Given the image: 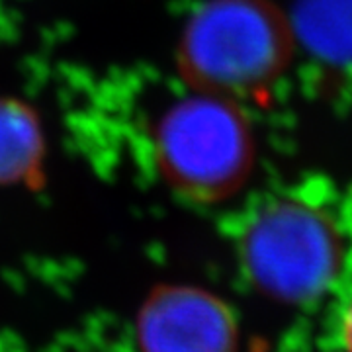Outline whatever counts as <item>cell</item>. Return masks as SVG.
Masks as SVG:
<instances>
[{"label": "cell", "mask_w": 352, "mask_h": 352, "mask_svg": "<svg viewBox=\"0 0 352 352\" xmlns=\"http://www.w3.org/2000/svg\"><path fill=\"white\" fill-rule=\"evenodd\" d=\"M45 143L38 116L14 98H0V186L43 182Z\"/></svg>", "instance_id": "5b68a950"}, {"label": "cell", "mask_w": 352, "mask_h": 352, "mask_svg": "<svg viewBox=\"0 0 352 352\" xmlns=\"http://www.w3.org/2000/svg\"><path fill=\"white\" fill-rule=\"evenodd\" d=\"M235 251L263 296L289 305L321 300L344 266V237L327 210L280 192L249 204L235 226Z\"/></svg>", "instance_id": "6da1fadb"}, {"label": "cell", "mask_w": 352, "mask_h": 352, "mask_svg": "<svg viewBox=\"0 0 352 352\" xmlns=\"http://www.w3.org/2000/svg\"><path fill=\"white\" fill-rule=\"evenodd\" d=\"M294 55L288 18L270 0H208L178 45V69L196 92L264 102Z\"/></svg>", "instance_id": "7a4b0ae2"}, {"label": "cell", "mask_w": 352, "mask_h": 352, "mask_svg": "<svg viewBox=\"0 0 352 352\" xmlns=\"http://www.w3.org/2000/svg\"><path fill=\"white\" fill-rule=\"evenodd\" d=\"M340 344L344 352H352V303L346 307L340 321Z\"/></svg>", "instance_id": "8992f818"}, {"label": "cell", "mask_w": 352, "mask_h": 352, "mask_svg": "<svg viewBox=\"0 0 352 352\" xmlns=\"http://www.w3.org/2000/svg\"><path fill=\"white\" fill-rule=\"evenodd\" d=\"M151 138L164 182L190 201L227 200L252 173L254 138L237 102L194 90L159 113Z\"/></svg>", "instance_id": "3957f363"}, {"label": "cell", "mask_w": 352, "mask_h": 352, "mask_svg": "<svg viewBox=\"0 0 352 352\" xmlns=\"http://www.w3.org/2000/svg\"><path fill=\"white\" fill-rule=\"evenodd\" d=\"M141 352H237L239 323L221 298L196 286H159L138 317Z\"/></svg>", "instance_id": "277c9868"}]
</instances>
